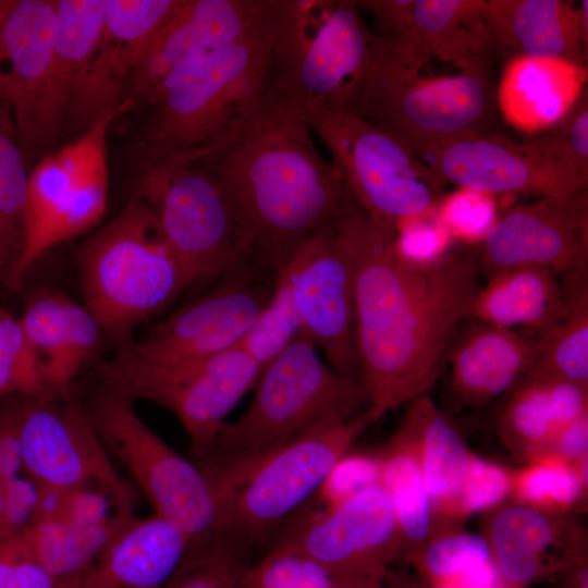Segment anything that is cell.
<instances>
[{"label":"cell","instance_id":"6da1fadb","mask_svg":"<svg viewBox=\"0 0 588 588\" xmlns=\"http://www.w3.org/2000/svg\"><path fill=\"white\" fill-rule=\"evenodd\" d=\"M353 277L360 382L373 421L425 395L442 375L457 328L471 319L477 259L451 252L416 265L394 248V231L357 205L335 221Z\"/></svg>","mask_w":588,"mask_h":588},{"label":"cell","instance_id":"7a4b0ae2","mask_svg":"<svg viewBox=\"0 0 588 588\" xmlns=\"http://www.w3.org/2000/svg\"><path fill=\"white\" fill-rule=\"evenodd\" d=\"M310 131L306 113L268 87L231 135L198 161L229 197L249 255L277 273L308 236L357 205Z\"/></svg>","mask_w":588,"mask_h":588},{"label":"cell","instance_id":"3957f363","mask_svg":"<svg viewBox=\"0 0 588 588\" xmlns=\"http://www.w3.org/2000/svg\"><path fill=\"white\" fill-rule=\"evenodd\" d=\"M269 63L268 13L254 30L180 66L137 99L131 109L146 111L135 142L137 174L215 151L264 98Z\"/></svg>","mask_w":588,"mask_h":588},{"label":"cell","instance_id":"277c9868","mask_svg":"<svg viewBox=\"0 0 588 588\" xmlns=\"http://www.w3.org/2000/svg\"><path fill=\"white\" fill-rule=\"evenodd\" d=\"M254 399L224 424L200 468L260 458L311 431L353 420L368 409L359 380L320 359L303 331L260 372Z\"/></svg>","mask_w":588,"mask_h":588},{"label":"cell","instance_id":"5b68a950","mask_svg":"<svg viewBox=\"0 0 588 588\" xmlns=\"http://www.w3.org/2000/svg\"><path fill=\"white\" fill-rule=\"evenodd\" d=\"M356 1L271 0L269 89L306 113L347 109L373 35Z\"/></svg>","mask_w":588,"mask_h":588},{"label":"cell","instance_id":"8992f818","mask_svg":"<svg viewBox=\"0 0 588 588\" xmlns=\"http://www.w3.org/2000/svg\"><path fill=\"white\" fill-rule=\"evenodd\" d=\"M390 133L417 157L487 135L494 117L488 71L424 77L400 64L376 35L362 84L347 108Z\"/></svg>","mask_w":588,"mask_h":588},{"label":"cell","instance_id":"52a82bcc","mask_svg":"<svg viewBox=\"0 0 588 588\" xmlns=\"http://www.w3.org/2000/svg\"><path fill=\"white\" fill-rule=\"evenodd\" d=\"M76 264L86 308L119 340L187 287L152 209L135 195L79 246Z\"/></svg>","mask_w":588,"mask_h":588},{"label":"cell","instance_id":"ba28073f","mask_svg":"<svg viewBox=\"0 0 588 588\" xmlns=\"http://www.w3.org/2000/svg\"><path fill=\"white\" fill-rule=\"evenodd\" d=\"M371 422L367 409L348 422L311 431L252 462L203 469L220 500L225 541L238 549L277 527L315 495Z\"/></svg>","mask_w":588,"mask_h":588},{"label":"cell","instance_id":"9c48e42d","mask_svg":"<svg viewBox=\"0 0 588 588\" xmlns=\"http://www.w3.org/2000/svg\"><path fill=\"white\" fill-rule=\"evenodd\" d=\"M112 113L79 136L40 156L28 174L16 256L4 273L10 290L51 248L94 228L109 193L107 139Z\"/></svg>","mask_w":588,"mask_h":588},{"label":"cell","instance_id":"30bf717a","mask_svg":"<svg viewBox=\"0 0 588 588\" xmlns=\"http://www.w3.org/2000/svg\"><path fill=\"white\" fill-rule=\"evenodd\" d=\"M88 414L101 442L128 470L155 514L187 537L189 550L226 543L212 482L139 418L133 401L103 388Z\"/></svg>","mask_w":588,"mask_h":588},{"label":"cell","instance_id":"8fae6325","mask_svg":"<svg viewBox=\"0 0 588 588\" xmlns=\"http://www.w3.org/2000/svg\"><path fill=\"white\" fill-rule=\"evenodd\" d=\"M260 366L244 351L182 362L139 355L127 335L101 368L105 388L131 401L143 399L172 412L186 430L199 463L209 453L224 418L255 383Z\"/></svg>","mask_w":588,"mask_h":588},{"label":"cell","instance_id":"7c38bea8","mask_svg":"<svg viewBox=\"0 0 588 588\" xmlns=\"http://www.w3.org/2000/svg\"><path fill=\"white\" fill-rule=\"evenodd\" d=\"M332 164L357 206L392 231L406 218L434 207L445 182L407 146L348 109L307 114Z\"/></svg>","mask_w":588,"mask_h":588},{"label":"cell","instance_id":"4fadbf2b","mask_svg":"<svg viewBox=\"0 0 588 588\" xmlns=\"http://www.w3.org/2000/svg\"><path fill=\"white\" fill-rule=\"evenodd\" d=\"M134 195L152 209L187 286L250 257L235 210L204 163L139 173Z\"/></svg>","mask_w":588,"mask_h":588},{"label":"cell","instance_id":"5bb4252c","mask_svg":"<svg viewBox=\"0 0 588 588\" xmlns=\"http://www.w3.org/2000/svg\"><path fill=\"white\" fill-rule=\"evenodd\" d=\"M277 277L255 258H243L211 291L133 341L134 348L151 360L182 362L235 347L270 301Z\"/></svg>","mask_w":588,"mask_h":588},{"label":"cell","instance_id":"9a60e30c","mask_svg":"<svg viewBox=\"0 0 588 588\" xmlns=\"http://www.w3.org/2000/svg\"><path fill=\"white\" fill-rule=\"evenodd\" d=\"M15 409L23 469L39 487L71 491L96 487L121 504L134 503L132 488L114 470L89 414L76 402L56 405L32 397Z\"/></svg>","mask_w":588,"mask_h":588},{"label":"cell","instance_id":"2e32d148","mask_svg":"<svg viewBox=\"0 0 588 588\" xmlns=\"http://www.w3.org/2000/svg\"><path fill=\"white\" fill-rule=\"evenodd\" d=\"M335 221L308 236L278 273L289 285L303 332L333 369L360 381L353 277Z\"/></svg>","mask_w":588,"mask_h":588},{"label":"cell","instance_id":"e0dca14e","mask_svg":"<svg viewBox=\"0 0 588 588\" xmlns=\"http://www.w3.org/2000/svg\"><path fill=\"white\" fill-rule=\"evenodd\" d=\"M321 567L334 581L373 576L402 546L391 505L379 486L339 506L302 516L278 542Z\"/></svg>","mask_w":588,"mask_h":588},{"label":"cell","instance_id":"ac0fdd59","mask_svg":"<svg viewBox=\"0 0 588 588\" xmlns=\"http://www.w3.org/2000/svg\"><path fill=\"white\" fill-rule=\"evenodd\" d=\"M177 0H107L103 25L66 112L62 137L132 107L124 94L138 59Z\"/></svg>","mask_w":588,"mask_h":588},{"label":"cell","instance_id":"d6986e66","mask_svg":"<svg viewBox=\"0 0 588 588\" xmlns=\"http://www.w3.org/2000/svg\"><path fill=\"white\" fill-rule=\"evenodd\" d=\"M476 259L479 272L488 278L516 267L547 268L560 275L587 265V191L507 209L480 244Z\"/></svg>","mask_w":588,"mask_h":588},{"label":"cell","instance_id":"ffe728a7","mask_svg":"<svg viewBox=\"0 0 588 588\" xmlns=\"http://www.w3.org/2000/svg\"><path fill=\"white\" fill-rule=\"evenodd\" d=\"M271 0H177L147 41L126 87L133 103L166 76L261 25Z\"/></svg>","mask_w":588,"mask_h":588},{"label":"cell","instance_id":"44dd1931","mask_svg":"<svg viewBox=\"0 0 588 588\" xmlns=\"http://www.w3.org/2000/svg\"><path fill=\"white\" fill-rule=\"evenodd\" d=\"M446 183L494 195L531 194L569 198L587 191L527 140L482 135L451 143L424 159Z\"/></svg>","mask_w":588,"mask_h":588},{"label":"cell","instance_id":"7402d4cb","mask_svg":"<svg viewBox=\"0 0 588 588\" xmlns=\"http://www.w3.org/2000/svg\"><path fill=\"white\" fill-rule=\"evenodd\" d=\"M107 0H57L52 54L27 131L24 156L45 155L62 138L66 112L100 36Z\"/></svg>","mask_w":588,"mask_h":588},{"label":"cell","instance_id":"603a6c76","mask_svg":"<svg viewBox=\"0 0 588 588\" xmlns=\"http://www.w3.org/2000/svg\"><path fill=\"white\" fill-rule=\"evenodd\" d=\"M487 0H413L400 32L384 37L391 56L420 71L432 59L462 72L488 71L494 47L486 24Z\"/></svg>","mask_w":588,"mask_h":588},{"label":"cell","instance_id":"cb8c5ba5","mask_svg":"<svg viewBox=\"0 0 588 588\" xmlns=\"http://www.w3.org/2000/svg\"><path fill=\"white\" fill-rule=\"evenodd\" d=\"M546 336L479 322L449 354L450 390L464 406L481 407L513 389L546 345Z\"/></svg>","mask_w":588,"mask_h":588},{"label":"cell","instance_id":"d4e9b609","mask_svg":"<svg viewBox=\"0 0 588 588\" xmlns=\"http://www.w3.org/2000/svg\"><path fill=\"white\" fill-rule=\"evenodd\" d=\"M485 15L494 47L586 65L587 0L579 7L564 0H487Z\"/></svg>","mask_w":588,"mask_h":588},{"label":"cell","instance_id":"484cf974","mask_svg":"<svg viewBox=\"0 0 588 588\" xmlns=\"http://www.w3.org/2000/svg\"><path fill=\"white\" fill-rule=\"evenodd\" d=\"M188 550L187 537L168 520L134 517L66 588H163Z\"/></svg>","mask_w":588,"mask_h":588},{"label":"cell","instance_id":"4316f807","mask_svg":"<svg viewBox=\"0 0 588 588\" xmlns=\"http://www.w3.org/2000/svg\"><path fill=\"white\" fill-rule=\"evenodd\" d=\"M587 66L563 59L513 56L504 64L495 108L512 127L539 134L561 121L586 90Z\"/></svg>","mask_w":588,"mask_h":588},{"label":"cell","instance_id":"83f0119b","mask_svg":"<svg viewBox=\"0 0 588 588\" xmlns=\"http://www.w3.org/2000/svg\"><path fill=\"white\" fill-rule=\"evenodd\" d=\"M57 0H15L0 25V102L25 135L52 54Z\"/></svg>","mask_w":588,"mask_h":588},{"label":"cell","instance_id":"f1b7e54d","mask_svg":"<svg viewBox=\"0 0 588 588\" xmlns=\"http://www.w3.org/2000/svg\"><path fill=\"white\" fill-rule=\"evenodd\" d=\"M558 277L554 271L540 267L497 272L479 287L471 319L546 336L568 315Z\"/></svg>","mask_w":588,"mask_h":588},{"label":"cell","instance_id":"f546056e","mask_svg":"<svg viewBox=\"0 0 588 588\" xmlns=\"http://www.w3.org/2000/svg\"><path fill=\"white\" fill-rule=\"evenodd\" d=\"M486 540L499 571L513 584H527L542 561L556 550L571 551L583 531L565 514H552L514 503L500 509L488 523Z\"/></svg>","mask_w":588,"mask_h":588},{"label":"cell","instance_id":"4dcf8cb0","mask_svg":"<svg viewBox=\"0 0 588 588\" xmlns=\"http://www.w3.org/2000/svg\"><path fill=\"white\" fill-rule=\"evenodd\" d=\"M405 418L413 426L432 525L460 520L458 504L470 453L428 394L409 403Z\"/></svg>","mask_w":588,"mask_h":588},{"label":"cell","instance_id":"1f68e13d","mask_svg":"<svg viewBox=\"0 0 588 588\" xmlns=\"http://www.w3.org/2000/svg\"><path fill=\"white\" fill-rule=\"evenodd\" d=\"M377 454L379 487L393 511L402 544H424L432 530V516L416 433L406 418Z\"/></svg>","mask_w":588,"mask_h":588},{"label":"cell","instance_id":"d6a6232c","mask_svg":"<svg viewBox=\"0 0 588 588\" xmlns=\"http://www.w3.org/2000/svg\"><path fill=\"white\" fill-rule=\"evenodd\" d=\"M134 504L115 510L105 523L75 526L60 519H38L26 528L35 558L58 588L74 583L131 519Z\"/></svg>","mask_w":588,"mask_h":588},{"label":"cell","instance_id":"836d02e7","mask_svg":"<svg viewBox=\"0 0 588 588\" xmlns=\"http://www.w3.org/2000/svg\"><path fill=\"white\" fill-rule=\"evenodd\" d=\"M568 315L548 334L543 350L524 377L588 385V265L563 274Z\"/></svg>","mask_w":588,"mask_h":588},{"label":"cell","instance_id":"e575fe53","mask_svg":"<svg viewBox=\"0 0 588 588\" xmlns=\"http://www.w3.org/2000/svg\"><path fill=\"white\" fill-rule=\"evenodd\" d=\"M498 432L517 461L547 455L555 430L541 380L523 377L518 381L500 415Z\"/></svg>","mask_w":588,"mask_h":588},{"label":"cell","instance_id":"d590c367","mask_svg":"<svg viewBox=\"0 0 588 588\" xmlns=\"http://www.w3.org/2000/svg\"><path fill=\"white\" fill-rule=\"evenodd\" d=\"M511 497L517 504L565 514L587 497V486L571 463L556 456L534 458L512 471Z\"/></svg>","mask_w":588,"mask_h":588},{"label":"cell","instance_id":"8d00e7d4","mask_svg":"<svg viewBox=\"0 0 588 588\" xmlns=\"http://www.w3.org/2000/svg\"><path fill=\"white\" fill-rule=\"evenodd\" d=\"M28 174L12 108L0 102V240L16 254Z\"/></svg>","mask_w":588,"mask_h":588},{"label":"cell","instance_id":"74e56055","mask_svg":"<svg viewBox=\"0 0 588 588\" xmlns=\"http://www.w3.org/2000/svg\"><path fill=\"white\" fill-rule=\"evenodd\" d=\"M100 327L86 308L63 299V327L53 359L41 375L49 396L68 397L70 385L95 348Z\"/></svg>","mask_w":588,"mask_h":588},{"label":"cell","instance_id":"f35d334b","mask_svg":"<svg viewBox=\"0 0 588 588\" xmlns=\"http://www.w3.org/2000/svg\"><path fill=\"white\" fill-rule=\"evenodd\" d=\"M302 331L289 285L283 275L278 273L270 301L236 347L250 356L262 370Z\"/></svg>","mask_w":588,"mask_h":588},{"label":"cell","instance_id":"ab89813d","mask_svg":"<svg viewBox=\"0 0 588 588\" xmlns=\"http://www.w3.org/2000/svg\"><path fill=\"white\" fill-rule=\"evenodd\" d=\"M8 393L48 395L40 359L20 319L0 310V395Z\"/></svg>","mask_w":588,"mask_h":588},{"label":"cell","instance_id":"60d3db41","mask_svg":"<svg viewBox=\"0 0 588 588\" xmlns=\"http://www.w3.org/2000/svg\"><path fill=\"white\" fill-rule=\"evenodd\" d=\"M527 142L580 183H588V96L585 90L568 113Z\"/></svg>","mask_w":588,"mask_h":588},{"label":"cell","instance_id":"b9f144b4","mask_svg":"<svg viewBox=\"0 0 588 588\" xmlns=\"http://www.w3.org/2000/svg\"><path fill=\"white\" fill-rule=\"evenodd\" d=\"M437 209L454 242L481 244L500 213L497 195L468 187L444 194Z\"/></svg>","mask_w":588,"mask_h":588},{"label":"cell","instance_id":"7bdbcfd3","mask_svg":"<svg viewBox=\"0 0 588 588\" xmlns=\"http://www.w3.org/2000/svg\"><path fill=\"white\" fill-rule=\"evenodd\" d=\"M424 546L425 567L448 583L492 558L486 538L473 532L440 529L431 532Z\"/></svg>","mask_w":588,"mask_h":588},{"label":"cell","instance_id":"ee69618b","mask_svg":"<svg viewBox=\"0 0 588 588\" xmlns=\"http://www.w3.org/2000/svg\"><path fill=\"white\" fill-rule=\"evenodd\" d=\"M236 551L229 544L188 550L163 588H237L243 569Z\"/></svg>","mask_w":588,"mask_h":588},{"label":"cell","instance_id":"f6af8a7d","mask_svg":"<svg viewBox=\"0 0 588 588\" xmlns=\"http://www.w3.org/2000/svg\"><path fill=\"white\" fill-rule=\"evenodd\" d=\"M332 580L313 561L275 546L256 566L242 572L241 588H313Z\"/></svg>","mask_w":588,"mask_h":588},{"label":"cell","instance_id":"bcb514c9","mask_svg":"<svg viewBox=\"0 0 588 588\" xmlns=\"http://www.w3.org/2000/svg\"><path fill=\"white\" fill-rule=\"evenodd\" d=\"M437 205L404 219L395 228L394 248L402 259L427 265L452 252L455 242L440 218Z\"/></svg>","mask_w":588,"mask_h":588},{"label":"cell","instance_id":"7dc6e473","mask_svg":"<svg viewBox=\"0 0 588 588\" xmlns=\"http://www.w3.org/2000/svg\"><path fill=\"white\" fill-rule=\"evenodd\" d=\"M348 452L335 463L315 493L317 512L334 509L359 493L379 486L380 461L377 452Z\"/></svg>","mask_w":588,"mask_h":588},{"label":"cell","instance_id":"c3c4849f","mask_svg":"<svg viewBox=\"0 0 588 588\" xmlns=\"http://www.w3.org/2000/svg\"><path fill=\"white\" fill-rule=\"evenodd\" d=\"M512 490V470L470 454L458 504L460 520L503 503Z\"/></svg>","mask_w":588,"mask_h":588},{"label":"cell","instance_id":"681fc988","mask_svg":"<svg viewBox=\"0 0 588 588\" xmlns=\"http://www.w3.org/2000/svg\"><path fill=\"white\" fill-rule=\"evenodd\" d=\"M64 294L37 291L25 303L20 318L22 327L37 352L41 370L54 357L63 327Z\"/></svg>","mask_w":588,"mask_h":588},{"label":"cell","instance_id":"f907efd6","mask_svg":"<svg viewBox=\"0 0 588 588\" xmlns=\"http://www.w3.org/2000/svg\"><path fill=\"white\" fill-rule=\"evenodd\" d=\"M25 530L0 540V588H58L35 558Z\"/></svg>","mask_w":588,"mask_h":588},{"label":"cell","instance_id":"816d5d0a","mask_svg":"<svg viewBox=\"0 0 588 588\" xmlns=\"http://www.w3.org/2000/svg\"><path fill=\"white\" fill-rule=\"evenodd\" d=\"M123 505L128 504L119 503L108 491L96 487L64 491L58 519L75 526H95L107 522L115 507Z\"/></svg>","mask_w":588,"mask_h":588},{"label":"cell","instance_id":"f5cc1de1","mask_svg":"<svg viewBox=\"0 0 588 588\" xmlns=\"http://www.w3.org/2000/svg\"><path fill=\"white\" fill-rule=\"evenodd\" d=\"M7 501L0 526V540L14 536L29 527L37 516L39 487L20 476L8 481Z\"/></svg>","mask_w":588,"mask_h":588},{"label":"cell","instance_id":"db71d44e","mask_svg":"<svg viewBox=\"0 0 588 588\" xmlns=\"http://www.w3.org/2000/svg\"><path fill=\"white\" fill-rule=\"evenodd\" d=\"M541 381L555 433L588 415V385L566 380Z\"/></svg>","mask_w":588,"mask_h":588},{"label":"cell","instance_id":"11a10c76","mask_svg":"<svg viewBox=\"0 0 588 588\" xmlns=\"http://www.w3.org/2000/svg\"><path fill=\"white\" fill-rule=\"evenodd\" d=\"M586 454H588V415L558 431L547 453L571 464Z\"/></svg>","mask_w":588,"mask_h":588},{"label":"cell","instance_id":"9f6ffc18","mask_svg":"<svg viewBox=\"0 0 588 588\" xmlns=\"http://www.w3.org/2000/svg\"><path fill=\"white\" fill-rule=\"evenodd\" d=\"M499 574L500 571L491 558L451 579L448 588H499Z\"/></svg>","mask_w":588,"mask_h":588},{"label":"cell","instance_id":"6f0895ef","mask_svg":"<svg viewBox=\"0 0 588 588\" xmlns=\"http://www.w3.org/2000/svg\"><path fill=\"white\" fill-rule=\"evenodd\" d=\"M12 250H14L13 248L9 247L7 244H4L1 240H0V273L3 271V269L5 268L4 266L9 262V266L11 264V259L9 258L12 254ZM15 255H16V252L14 250Z\"/></svg>","mask_w":588,"mask_h":588},{"label":"cell","instance_id":"680465c9","mask_svg":"<svg viewBox=\"0 0 588 588\" xmlns=\"http://www.w3.org/2000/svg\"><path fill=\"white\" fill-rule=\"evenodd\" d=\"M5 501H7V487H5V482L2 476L0 475V526L3 518Z\"/></svg>","mask_w":588,"mask_h":588},{"label":"cell","instance_id":"91938a15","mask_svg":"<svg viewBox=\"0 0 588 588\" xmlns=\"http://www.w3.org/2000/svg\"><path fill=\"white\" fill-rule=\"evenodd\" d=\"M14 1L15 0H0V25L12 5L14 4Z\"/></svg>","mask_w":588,"mask_h":588},{"label":"cell","instance_id":"94428289","mask_svg":"<svg viewBox=\"0 0 588 588\" xmlns=\"http://www.w3.org/2000/svg\"><path fill=\"white\" fill-rule=\"evenodd\" d=\"M313 588H334V580H332L329 584L321 585V586H316V587H313Z\"/></svg>","mask_w":588,"mask_h":588},{"label":"cell","instance_id":"6125c7cd","mask_svg":"<svg viewBox=\"0 0 588 588\" xmlns=\"http://www.w3.org/2000/svg\"><path fill=\"white\" fill-rule=\"evenodd\" d=\"M334 588H348L344 583L334 581Z\"/></svg>","mask_w":588,"mask_h":588},{"label":"cell","instance_id":"be15d7a7","mask_svg":"<svg viewBox=\"0 0 588 588\" xmlns=\"http://www.w3.org/2000/svg\"><path fill=\"white\" fill-rule=\"evenodd\" d=\"M237 588H241V580H240V584H238Z\"/></svg>","mask_w":588,"mask_h":588},{"label":"cell","instance_id":"e7e4bbea","mask_svg":"<svg viewBox=\"0 0 588 588\" xmlns=\"http://www.w3.org/2000/svg\"><path fill=\"white\" fill-rule=\"evenodd\" d=\"M444 588V587H443Z\"/></svg>","mask_w":588,"mask_h":588}]
</instances>
